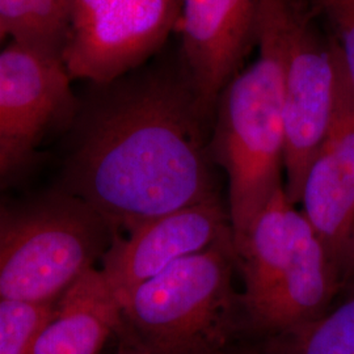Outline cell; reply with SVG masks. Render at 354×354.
I'll use <instances>...</instances> for the list:
<instances>
[{"label":"cell","mask_w":354,"mask_h":354,"mask_svg":"<svg viewBox=\"0 0 354 354\" xmlns=\"http://www.w3.org/2000/svg\"><path fill=\"white\" fill-rule=\"evenodd\" d=\"M100 89L64 172V193L127 234L162 215L216 198L214 115L180 61L145 64Z\"/></svg>","instance_id":"obj_1"},{"label":"cell","mask_w":354,"mask_h":354,"mask_svg":"<svg viewBox=\"0 0 354 354\" xmlns=\"http://www.w3.org/2000/svg\"><path fill=\"white\" fill-rule=\"evenodd\" d=\"M259 55L221 93L210 138L213 162L228 178L236 253L253 218L285 185V118L279 0H261Z\"/></svg>","instance_id":"obj_2"},{"label":"cell","mask_w":354,"mask_h":354,"mask_svg":"<svg viewBox=\"0 0 354 354\" xmlns=\"http://www.w3.org/2000/svg\"><path fill=\"white\" fill-rule=\"evenodd\" d=\"M232 234L142 282L121 302L122 317L153 354L222 348L238 304Z\"/></svg>","instance_id":"obj_3"},{"label":"cell","mask_w":354,"mask_h":354,"mask_svg":"<svg viewBox=\"0 0 354 354\" xmlns=\"http://www.w3.org/2000/svg\"><path fill=\"white\" fill-rule=\"evenodd\" d=\"M113 238L100 215L66 193L19 210L0 206V301L58 302Z\"/></svg>","instance_id":"obj_4"},{"label":"cell","mask_w":354,"mask_h":354,"mask_svg":"<svg viewBox=\"0 0 354 354\" xmlns=\"http://www.w3.org/2000/svg\"><path fill=\"white\" fill-rule=\"evenodd\" d=\"M285 118V189L301 201L304 178L328 131L336 97L337 48L304 0H279Z\"/></svg>","instance_id":"obj_5"},{"label":"cell","mask_w":354,"mask_h":354,"mask_svg":"<svg viewBox=\"0 0 354 354\" xmlns=\"http://www.w3.org/2000/svg\"><path fill=\"white\" fill-rule=\"evenodd\" d=\"M183 0H71L62 64L106 84L142 67L176 30Z\"/></svg>","instance_id":"obj_6"},{"label":"cell","mask_w":354,"mask_h":354,"mask_svg":"<svg viewBox=\"0 0 354 354\" xmlns=\"http://www.w3.org/2000/svg\"><path fill=\"white\" fill-rule=\"evenodd\" d=\"M301 212L344 285L354 279V92L337 49L333 115L304 178Z\"/></svg>","instance_id":"obj_7"},{"label":"cell","mask_w":354,"mask_h":354,"mask_svg":"<svg viewBox=\"0 0 354 354\" xmlns=\"http://www.w3.org/2000/svg\"><path fill=\"white\" fill-rule=\"evenodd\" d=\"M261 0H183L178 61L209 113L257 45Z\"/></svg>","instance_id":"obj_8"},{"label":"cell","mask_w":354,"mask_h":354,"mask_svg":"<svg viewBox=\"0 0 354 354\" xmlns=\"http://www.w3.org/2000/svg\"><path fill=\"white\" fill-rule=\"evenodd\" d=\"M228 234L230 214L219 197L194 203L158 216L127 236L114 235L100 270L121 304L142 282Z\"/></svg>","instance_id":"obj_9"},{"label":"cell","mask_w":354,"mask_h":354,"mask_svg":"<svg viewBox=\"0 0 354 354\" xmlns=\"http://www.w3.org/2000/svg\"><path fill=\"white\" fill-rule=\"evenodd\" d=\"M64 64L12 44L0 51V152L24 159L71 104Z\"/></svg>","instance_id":"obj_10"},{"label":"cell","mask_w":354,"mask_h":354,"mask_svg":"<svg viewBox=\"0 0 354 354\" xmlns=\"http://www.w3.org/2000/svg\"><path fill=\"white\" fill-rule=\"evenodd\" d=\"M342 286L323 243L301 213L289 266L247 313L256 327L282 335L323 317Z\"/></svg>","instance_id":"obj_11"},{"label":"cell","mask_w":354,"mask_h":354,"mask_svg":"<svg viewBox=\"0 0 354 354\" xmlns=\"http://www.w3.org/2000/svg\"><path fill=\"white\" fill-rule=\"evenodd\" d=\"M122 320L118 298L92 268L59 299L32 354H102Z\"/></svg>","instance_id":"obj_12"},{"label":"cell","mask_w":354,"mask_h":354,"mask_svg":"<svg viewBox=\"0 0 354 354\" xmlns=\"http://www.w3.org/2000/svg\"><path fill=\"white\" fill-rule=\"evenodd\" d=\"M299 215L282 185L253 218L238 250L245 286L241 297L245 311L266 297L289 266Z\"/></svg>","instance_id":"obj_13"},{"label":"cell","mask_w":354,"mask_h":354,"mask_svg":"<svg viewBox=\"0 0 354 354\" xmlns=\"http://www.w3.org/2000/svg\"><path fill=\"white\" fill-rule=\"evenodd\" d=\"M71 0H0V26L13 44L62 62Z\"/></svg>","instance_id":"obj_14"},{"label":"cell","mask_w":354,"mask_h":354,"mask_svg":"<svg viewBox=\"0 0 354 354\" xmlns=\"http://www.w3.org/2000/svg\"><path fill=\"white\" fill-rule=\"evenodd\" d=\"M282 336L277 354H354V294L323 317Z\"/></svg>","instance_id":"obj_15"},{"label":"cell","mask_w":354,"mask_h":354,"mask_svg":"<svg viewBox=\"0 0 354 354\" xmlns=\"http://www.w3.org/2000/svg\"><path fill=\"white\" fill-rule=\"evenodd\" d=\"M59 302V301H58ZM58 302L0 301V354H32Z\"/></svg>","instance_id":"obj_16"},{"label":"cell","mask_w":354,"mask_h":354,"mask_svg":"<svg viewBox=\"0 0 354 354\" xmlns=\"http://www.w3.org/2000/svg\"><path fill=\"white\" fill-rule=\"evenodd\" d=\"M327 21L340 53L342 66L354 92V0H313Z\"/></svg>","instance_id":"obj_17"},{"label":"cell","mask_w":354,"mask_h":354,"mask_svg":"<svg viewBox=\"0 0 354 354\" xmlns=\"http://www.w3.org/2000/svg\"><path fill=\"white\" fill-rule=\"evenodd\" d=\"M115 337L117 348L114 354H153L124 320L115 333Z\"/></svg>","instance_id":"obj_18"},{"label":"cell","mask_w":354,"mask_h":354,"mask_svg":"<svg viewBox=\"0 0 354 354\" xmlns=\"http://www.w3.org/2000/svg\"><path fill=\"white\" fill-rule=\"evenodd\" d=\"M20 162L13 159L12 156L4 153V152H0V180L3 177L7 176L11 171H12L15 167H17Z\"/></svg>","instance_id":"obj_19"},{"label":"cell","mask_w":354,"mask_h":354,"mask_svg":"<svg viewBox=\"0 0 354 354\" xmlns=\"http://www.w3.org/2000/svg\"><path fill=\"white\" fill-rule=\"evenodd\" d=\"M205 354H253V353H241V352H232V351H227L225 348H216L214 351L206 352Z\"/></svg>","instance_id":"obj_20"},{"label":"cell","mask_w":354,"mask_h":354,"mask_svg":"<svg viewBox=\"0 0 354 354\" xmlns=\"http://www.w3.org/2000/svg\"><path fill=\"white\" fill-rule=\"evenodd\" d=\"M4 37H7V33H6V30L3 29V26H0V42L4 39Z\"/></svg>","instance_id":"obj_21"}]
</instances>
